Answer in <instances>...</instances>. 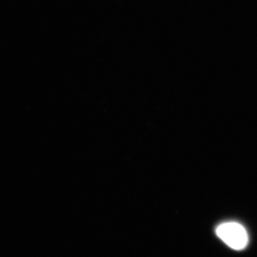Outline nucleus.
I'll list each match as a JSON object with an SVG mask.
<instances>
[{
    "label": "nucleus",
    "mask_w": 257,
    "mask_h": 257,
    "mask_svg": "<svg viewBox=\"0 0 257 257\" xmlns=\"http://www.w3.org/2000/svg\"><path fill=\"white\" fill-rule=\"evenodd\" d=\"M216 235L234 250H243L248 244L246 230L240 224L236 222L221 224L216 228Z\"/></svg>",
    "instance_id": "nucleus-1"
}]
</instances>
